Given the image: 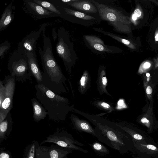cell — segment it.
<instances>
[{"label": "cell", "instance_id": "1", "mask_svg": "<svg viewBox=\"0 0 158 158\" xmlns=\"http://www.w3.org/2000/svg\"><path fill=\"white\" fill-rule=\"evenodd\" d=\"M39 53L44 71L41 84L56 94L67 93V80L54 57L52 45H45L43 49L40 48Z\"/></svg>", "mask_w": 158, "mask_h": 158}, {"label": "cell", "instance_id": "2", "mask_svg": "<svg viewBox=\"0 0 158 158\" xmlns=\"http://www.w3.org/2000/svg\"><path fill=\"white\" fill-rule=\"evenodd\" d=\"M36 97L47 112L49 118L55 122L65 121L74 105H70L69 99L51 90L43 84L35 86Z\"/></svg>", "mask_w": 158, "mask_h": 158}, {"label": "cell", "instance_id": "3", "mask_svg": "<svg viewBox=\"0 0 158 158\" xmlns=\"http://www.w3.org/2000/svg\"><path fill=\"white\" fill-rule=\"evenodd\" d=\"M95 126V137L100 142L118 151L121 154L130 152L134 143L131 137L121 128L100 125L92 122Z\"/></svg>", "mask_w": 158, "mask_h": 158}, {"label": "cell", "instance_id": "4", "mask_svg": "<svg viewBox=\"0 0 158 158\" xmlns=\"http://www.w3.org/2000/svg\"><path fill=\"white\" fill-rule=\"evenodd\" d=\"M69 37L68 31L64 28L60 27L59 28L56 50L70 77L72 68L76 64L78 58L74 48L73 43L71 41Z\"/></svg>", "mask_w": 158, "mask_h": 158}, {"label": "cell", "instance_id": "5", "mask_svg": "<svg viewBox=\"0 0 158 158\" xmlns=\"http://www.w3.org/2000/svg\"><path fill=\"white\" fill-rule=\"evenodd\" d=\"M54 143L63 148L75 150L84 153H88V151L80 147L85 145L75 140L73 135L64 130L57 128L53 134L46 137V139L40 143V145L46 143Z\"/></svg>", "mask_w": 158, "mask_h": 158}, {"label": "cell", "instance_id": "6", "mask_svg": "<svg viewBox=\"0 0 158 158\" xmlns=\"http://www.w3.org/2000/svg\"><path fill=\"white\" fill-rule=\"evenodd\" d=\"M60 12V18L70 22L85 26H88L89 21L95 19L90 15L73 9L58 0L49 1Z\"/></svg>", "mask_w": 158, "mask_h": 158}, {"label": "cell", "instance_id": "7", "mask_svg": "<svg viewBox=\"0 0 158 158\" xmlns=\"http://www.w3.org/2000/svg\"><path fill=\"white\" fill-rule=\"evenodd\" d=\"M8 65L14 74L23 75L28 72L31 74L27 53L20 48H18L10 56Z\"/></svg>", "mask_w": 158, "mask_h": 158}, {"label": "cell", "instance_id": "8", "mask_svg": "<svg viewBox=\"0 0 158 158\" xmlns=\"http://www.w3.org/2000/svg\"><path fill=\"white\" fill-rule=\"evenodd\" d=\"M73 152L69 148H62L57 145L50 146L40 145L36 146L35 158H63Z\"/></svg>", "mask_w": 158, "mask_h": 158}, {"label": "cell", "instance_id": "9", "mask_svg": "<svg viewBox=\"0 0 158 158\" xmlns=\"http://www.w3.org/2000/svg\"><path fill=\"white\" fill-rule=\"evenodd\" d=\"M90 1L97 7L101 17L111 22L116 27H118V24L126 26V25L130 23L128 19L116 10L105 5L100 4L94 0Z\"/></svg>", "mask_w": 158, "mask_h": 158}, {"label": "cell", "instance_id": "10", "mask_svg": "<svg viewBox=\"0 0 158 158\" xmlns=\"http://www.w3.org/2000/svg\"><path fill=\"white\" fill-rule=\"evenodd\" d=\"M130 152L134 158H158V146L134 142Z\"/></svg>", "mask_w": 158, "mask_h": 158}, {"label": "cell", "instance_id": "11", "mask_svg": "<svg viewBox=\"0 0 158 158\" xmlns=\"http://www.w3.org/2000/svg\"><path fill=\"white\" fill-rule=\"evenodd\" d=\"M47 24L41 25L39 30L34 31L29 34L19 42L18 48H20L27 53L32 52L36 54V45L37 41Z\"/></svg>", "mask_w": 158, "mask_h": 158}, {"label": "cell", "instance_id": "12", "mask_svg": "<svg viewBox=\"0 0 158 158\" xmlns=\"http://www.w3.org/2000/svg\"><path fill=\"white\" fill-rule=\"evenodd\" d=\"M24 3L28 11L39 19L60 17L59 15L45 9L32 0H26Z\"/></svg>", "mask_w": 158, "mask_h": 158}, {"label": "cell", "instance_id": "13", "mask_svg": "<svg viewBox=\"0 0 158 158\" xmlns=\"http://www.w3.org/2000/svg\"><path fill=\"white\" fill-rule=\"evenodd\" d=\"M119 127L131 137L134 142L151 144L158 146L152 138L143 131L128 126H120Z\"/></svg>", "mask_w": 158, "mask_h": 158}, {"label": "cell", "instance_id": "14", "mask_svg": "<svg viewBox=\"0 0 158 158\" xmlns=\"http://www.w3.org/2000/svg\"><path fill=\"white\" fill-rule=\"evenodd\" d=\"M5 87L4 99L2 104V109L0 113L6 117L11 105L12 98L15 89L13 79L8 81Z\"/></svg>", "mask_w": 158, "mask_h": 158}, {"label": "cell", "instance_id": "15", "mask_svg": "<svg viewBox=\"0 0 158 158\" xmlns=\"http://www.w3.org/2000/svg\"><path fill=\"white\" fill-rule=\"evenodd\" d=\"M27 55L31 74L34 77L37 84H42V73L39 68L36 54L27 52Z\"/></svg>", "mask_w": 158, "mask_h": 158}, {"label": "cell", "instance_id": "16", "mask_svg": "<svg viewBox=\"0 0 158 158\" xmlns=\"http://www.w3.org/2000/svg\"><path fill=\"white\" fill-rule=\"evenodd\" d=\"M71 121L74 128L80 132H85L95 136L94 129L87 121L80 119L77 116L71 114Z\"/></svg>", "mask_w": 158, "mask_h": 158}, {"label": "cell", "instance_id": "17", "mask_svg": "<svg viewBox=\"0 0 158 158\" xmlns=\"http://www.w3.org/2000/svg\"><path fill=\"white\" fill-rule=\"evenodd\" d=\"M65 4L72 7L78 11L85 14L94 13L97 11L95 6L89 0H78L77 2Z\"/></svg>", "mask_w": 158, "mask_h": 158}, {"label": "cell", "instance_id": "18", "mask_svg": "<svg viewBox=\"0 0 158 158\" xmlns=\"http://www.w3.org/2000/svg\"><path fill=\"white\" fill-rule=\"evenodd\" d=\"M15 7L11 3L4 10L0 19V32L5 30L13 21Z\"/></svg>", "mask_w": 158, "mask_h": 158}, {"label": "cell", "instance_id": "19", "mask_svg": "<svg viewBox=\"0 0 158 158\" xmlns=\"http://www.w3.org/2000/svg\"><path fill=\"white\" fill-rule=\"evenodd\" d=\"M31 102L33 108L34 121L38 122L46 117L47 115V111L43 105L35 98L31 99Z\"/></svg>", "mask_w": 158, "mask_h": 158}, {"label": "cell", "instance_id": "20", "mask_svg": "<svg viewBox=\"0 0 158 158\" xmlns=\"http://www.w3.org/2000/svg\"><path fill=\"white\" fill-rule=\"evenodd\" d=\"M89 81V77L88 72L85 70L79 81L78 90L80 94H83L86 92L88 88Z\"/></svg>", "mask_w": 158, "mask_h": 158}, {"label": "cell", "instance_id": "21", "mask_svg": "<svg viewBox=\"0 0 158 158\" xmlns=\"http://www.w3.org/2000/svg\"><path fill=\"white\" fill-rule=\"evenodd\" d=\"M33 2L40 5L45 9L61 17V13L55 5L52 3L41 0H32Z\"/></svg>", "mask_w": 158, "mask_h": 158}, {"label": "cell", "instance_id": "22", "mask_svg": "<svg viewBox=\"0 0 158 158\" xmlns=\"http://www.w3.org/2000/svg\"><path fill=\"white\" fill-rule=\"evenodd\" d=\"M94 151L99 155L105 156L110 153L108 149L104 145L98 142H94L92 143H88Z\"/></svg>", "mask_w": 158, "mask_h": 158}, {"label": "cell", "instance_id": "23", "mask_svg": "<svg viewBox=\"0 0 158 158\" xmlns=\"http://www.w3.org/2000/svg\"><path fill=\"white\" fill-rule=\"evenodd\" d=\"M10 47V43L8 40H6L0 44V57H3Z\"/></svg>", "mask_w": 158, "mask_h": 158}, {"label": "cell", "instance_id": "24", "mask_svg": "<svg viewBox=\"0 0 158 158\" xmlns=\"http://www.w3.org/2000/svg\"><path fill=\"white\" fill-rule=\"evenodd\" d=\"M38 143L37 141H34L29 147L26 158H35L36 148Z\"/></svg>", "mask_w": 158, "mask_h": 158}, {"label": "cell", "instance_id": "25", "mask_svg": "<svg viewBox=\"0 0 158 158\" xmlns=\"http://www.w3.org/2000/svg\"><path fill=\"white\" fill-rule=\"evenodd\" d=\"M5 87L3 86L0 87V110L2 109V104L4 99Z\"/></svg>", "mask_w": 158, "mask_h": 158}, {"label": "cell", "instance_id": "26", "mask_svg": "<svg viewBox=\"0 0 158 158\" xmlns=\"http://www.w3.org/2000/svg\"><path fill=\"white\" fill-rule=\"evenodd\" d=\"M7 122L6 121L1 122L0 123V132H5L7 129Z\"/></svg>", "mask_w": 158, "mask_h": 158}, {"label": "cell", "instance_id": "27", "mask_svg": "<svg viewBox=\"0 0 158 158\" xmlns=\"http://www.w3.org/2000/svg\"><path fill=\"white\" fill-rule=\"evenodd\" d=\"M134 14L132 15V19L133 20H135L137 17H140L141 15V12L139 9H136L134 11Z\"/></svg>", "mask_w": 158, "mask_h": 158}, {"label": "cell", "instance_id": "28", "mask_svg": "<svg viewBox=\"0 0 158 158\" xmlns=\"http://www.w3.org/2000/svg\"><path fill=\"white\" fill-rule=\"evenodd\" d=\"M0 158H10V156L8 153L2 152L0 154Z\"/></svg>", "mask_w": 158, "mask_h": 158}, {"label": "cell", "instance_id": "29", "mask_svg": "<svg viewBox=\"0 0 158 158\" xmlns=\"http://www.w3.org/2000/svg\"><path fill=\"white\" fill-rule=\"evenodd\" d=\"M52 35L54 41L57 38V33H56L55 28H53L52 31Z\"/></svg>", "mask_w": 158, "mask_h": 158}, {"label": "cell", "instance_id": "30", "mask_svg": "<svg viewBox=\"0 0 158 158\" xmlns=\"http://www.w3.org/2000/svg\"><path fill=\"white\" fill-rule=\"evenodd\" d=\"M152 90L151 87L150 86H148L147 87L146 89V92L147 94H150L152 93Z\"/></svg>", "mask_w": 158, "mask_h": 158}, {"label": "cell", "instance_id": "31", "mask_svg": "<svg viewBox=\"0 0 158 158\" xmlns=\"http://www.w3.org/2000/svg\"><path fill=\"white\" fill-rule=\"evenodd\" d=\"M101 105L103 107L106 108H109L110 107V106L109 104L105 102H102L101 104Z\"/></svg>", "mask_w": 158, "mask_h": 158}, {"label": "cell", "instance_id": "32", "mask_svg": "<svg viewBox=\"0 0 158 158\" xmlns=\"http://www.w3.org/2000/svg\"><path fill=\"white\" fill-rule=\"evenodd\" d=\"M141 122L143 123H148L149 121L145 118H143L141 120Z\"/></svg>", "mask_w": 158, "mask_h": 158}, {"label": "cell", "instance_id": "33", "mask_svg": "<svg viewBox=\"0 0 158 158\" xmlns=\"http://www.w3.org/2000/svg\"><path fill=\"white\" fill-rule=\"evenodd\" d=\"M151 64L148 62H146L143 65V67L145 69H148L150 66Z\"/></svg>", "mask_w": 158, "mask_h": 158}, {"label": "cell", "instance_id": "34", "mask_svg": "<svg viewBox=\"0 0 158 158\" xmlns=\"http://www.w3.org/2000/svg\"><path fill=\"white\" fill-rule=\"evenodd\" d=\"M107 83V79L106 77H104L102 78V83L104 85H106Z\"/></svg>", "mask_w": 158, "mask_h": 158}, {"label": "cell", "instance_id": "35", "mask_svg": "<svg viewBox=\"0 0 158 158\" xmlns=\"http://www.w3.org/2000/svg\"><path fill=\"white\" fill-rule=\"evenodd\" d=\"M155 41L157 42L158 40V33L157 30L156 31V32L155 33Z\"/></svg>", "mask_w": 158, "mask_h": 158}, {"label": "cell", "instance_id": "36", "mask_svg": "<svg viewBox=\"0 0 158 158\" xmlns=\"http://www.w3.org/2000/svg\"><path fill=\"white\" fill-rule=\"evenodd\" d=\"M146 75L147 77H149L150 76V74L149 73H148L146 74Z\"/></svg>", "mask_w": 158, "mask_h": 158}, {"label": "cell", "instance_id": "37", "mask_svg": "<svg viewBox=\"0 0 158 158\" xmlns=\"http://www.w3.org/2000/svg\"><path fill=\"white\" fill-rule=\"evenodd\" d=\"M63 158H68L67 156H66L63 157Z\"/></svg>", "mask_w": 158, "mask_h": 158}, {"label": "cell", "instance_id": "38", "mask_svg": "<svg viewBox=\"0 0 158 158\" xmlns=\"http://www.w3.org/2000/svg\"><path fill=\"white\" fill-rule=\"evenodd\" d=\"M3 86V85H2L1 83H0V87Z\"/></svg>", "mask_w": 158, "mask_h": 158}]
</instances>
